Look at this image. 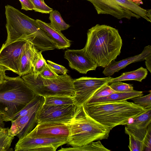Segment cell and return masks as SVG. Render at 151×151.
<instances>
[{"label":"cell","instance_id":"6da1fadb","mask_svg":"<svg viewBox=\"0 0 151 151\" xmlns=\"http://www.w3.org/2000/svg\"><path fill=\"white\" fill-rule=\"evenodd\" d=\"M7 37L2 46L20 40L28 41L42 52L54 49L55 44L35 20L13 6H5Z\"/></svg>","mask_w":151,"mask_h":151},{"label":"cell","instance_id":"7a4b0ae2","mask_svg":"<svg viewBox=\"0 0 151 151\" xmlns=\"http://www.w3.org/2000/svg\"><path fill=\"white\" fill-rule=\"evenodd\" d=\"M122 40L116 29L99 24L88 29L83 48L98 67L105 68L120 55Z\"/></svg>","mask_w":151,"mask_h":151},{"label":"cell","instance_id":"3957f363","mask_svg":"<svg viewBox=\"0 0 151 151\" xmlns=\"http://www.w3.org/2000/svg\"><path fill=\"white\" fill-rule=\"evenodd\" d=\"M83 106L89 116L110 130L118 125H126L147 109L127 100Z\"/></svg>","mask_w":151,"mask_h":151},{"label":"cell","instance_id":"277c9868","mask_svg":"<svg viewBox=\"0 0 151 151\" xmlns=\"http://www.w3.org/2000/svg\"><path fill=\"white\" fill-rule=\"evenodd\" d=\"M35 95L21 77L7 76L0 84V113L4 121H12Z\"/></svg>","mask_w":151,"mask_h":151},{"label":"cell","instance_id":"5b68a950","mask_svg":"<svg viewBox=\"0 0 151 151\" xmlns=\"http://www.w3.org/2000/svg\"><path fill=\"white\" fill-rule=\"evenodd\" d=\"M66 124L69 131L67 144L72 147L107 139L111 130L89 116L83 105L78 106L73 118Z\"/></svg>","mask_w":151,"mask_h":151},{"label":"cell","instance_id":"8992f818","mask_svg":"<svg viewBox=\"0 0 151 151\" xmlns=\"http://www.w3.org/2000/svg\"><path fill=\"white\" fill-rule=\"evenodd\" d=\"M35 95L44 97L53 96H74L73 80L67 74L47 78L39 75L35 78L31 73L21 77Z\"/></svg>","mask_w":151,"mask_h":151},{"label":"cell","instance_id":"52a82bcc","mask_svg":"<svg viewBox=\"0 0 151 151\" xmlns=\"http://www.w3.org/2000/svg\"><path fill=\"white\" fill-rule=\"evenodd\" d=\"M91 3L98 14H108L119 19L141 17L151 22V10L144 9L129 0H86Z\"/></svg>","mask_w":151,"mask_h":151},{"label":"cell","instance_id":"ba28073f","mask_svg":"<svg viewBox=\"0 0 151 151\" xmlns=\"http://www.w3.org/2000/svg\"><path fill=\"white\" fill-rule=\"evenodd\" d=\"M78 106L75 104L55 105L44 104L35 112L37 124L58 122L67 124L73 118Z\"/></svg>","mask_w":151,"mask_h":151},{"label":"cell","instance_id":"9c48e42d","mask_svg":"<svg viewBox=\"0 0 151 151\" xmlns=\"http://www.w3.org/2000/svg\"><path fill=\"white\" fill-rule=\"evenodd\" d=\"M112 77H82L73 80L75 104L79 106L85 104L96 91L104 85L110 83Z\"/></svg>","mask_w":151,"mask_h":151},{"label":"cell","instance_id":"30bf717a","mask_svg":"<svg viewBox=\"0 0 151 151\" xmlns=\"http://www.w3.org/2000/svg\"><path fill=\"white\" fill-rule=\"evenodd\" d=\"M68 141V137H34L26 135L19 139L14 149L15 151H55Z\"/></svg>","mask_w":151,"mask_h":151},{"label":"cell","instance_id":"8fae6325","mask_svg":"<svg viewBox=\"0 0 151 151\" xmlns=\"http://www.w3.org/2000/svg\"><path fill=\"white\" fill-rule=\"evenodd\" d=\"M44 97L29 109L11 121V126L9 130L10 136H16L19 139H21L35 128L37 124L35 120V112L44 104Z\"/></svg>","mask_w":151,"mask_h":151},{"label":"cell","instance_id":"7c38bea8","mask_svg":"<svg viewBox=\"0 0 151 151\" xmlns=\"http://www.w3.org/2000/svg\"><path fill=\"white\" fill-rule=\"evenodd\" d=\"M27 41H16L2 46L0 49V64L18 74L19 58Z\"/></svg>","mask_w":151,"mask_h":151},{"label":"cell","instance_id":"4fadbf2b","mask_svg":"<svg viewBox=\"0 0 151 151\" xmlns=\"http://www.w3.org/2000/svg\"><path fill=\"white\" fill-rule=\"evenodd\" d=\"M64 57L68 61L70 67L81 73L86 74L89 71L95 70L97 67L83 48L78 50L68 49L65 52Z\"/></svg>","mask_w":151,"mask_h":151},{"label":"cell","instance_id":"5bb4252c","mask_svg":"<svg viewBox=\"0 0 151 151\" xmlns=\"http://www.w3.org/2000/svg\"><path fill=\"white\" fill-rule=\"evenodd\" d=\"M69 134L66 124L46 122L38 124L26 135L34 137H68Z\"/></svg>","mask_w":151,"mask_h":151},{"label":"cell","instance_id":"9a60e30c","mask_svg":"<svg viewBox=\"0 0 151 151\" xmlns=\"http://www.w3.org/2000/svg\"><path fill=\"white\" fill-rule=\"evenodd\" d=\"M150 55H151V46L148 45L145 46L142 52L138 55L119 61H116L114 60H112L105 68L102 73L106 76H111L131 63L145 60Z\"/></svg>","mask_w":151,"mask_h":151},{"label":"cell","instance_id":"2e32d148","mask_svg":"<svg viewBox=\"0 0 151 151\" xmlns=\"http://www.w3.org/2000/svg\"><path fill=\"white\" fill-rule=\"evenodd\" d=\"M151 123V108L132 119L126 125L125 130L129 132L140 139L142 140Z\"/></svg>","mask_w":151,"mask_h":151},{"label":"cell","instance_id":"e0dca14e","mask_svg":"<svg viewBox=\"0 0 151 151\" xmlns=\"http://www.w3.org/2000/svg\"><path fill=\"white\" fill-rule=\"evenodd\" d=\"M39 51L29 41L26 42L19 63V73L21 77L30 73L32 61Z\"/></svg>","mask_w":151,"mask_h":151},{"label":"cell","instance_id":"ac0fdd59","mask_svg":"<svg viewBox=\"0 0 151 151\" xmlns=\"http://www.w3.org/2000/svg\"><path fill=\"white\" fill-rule=\"evenodd\" d=\"M38 25L43 29L53 41L56 48L64 49L70 47V41L67 39L61 31L57 30L50 23H47L39 19H36Z\"/></svg>","mask_w":151,"mask_h":151},{"label":"cell","instance_id":"d6986e66","mask_svg":"<svg viewBox=\"0 0 151 151\" xmlns=\"http://www.w3.org/2000/svg\"><path fill=\"white\" fill-rule=\"evenodd\" d=\"M143 95L142 91L136 90L125 92H116L104 97L93 100H89L85 104L102 103L121 101L131 99L133 98L142 96Z\"/></svg>","mask_w":151,"mask_h":151},{"label":"cell","instance_id":"ffe728a7","mask_svg":"<svg viewBox=\"0 0 151 151\" xmlns=\"http://www.w3.org/2000/svg\"><path fill=\"white\" fill-rule=\"evenodd\" d=\"M147 74V69L141 67L135 70L123 73L120 76L116 78H113L110 83L117 81L126 80H135L141 82L142 80L146 78Z\"/></svg>","mask_w":151,"mask_h":151},{"label":"cell","instance_id":"44dd1931","mask_svg":"<svg viewBox=\"0 0 151 151\" xmlns=\"http://www.w3.org/2000/svg\"><path fill=\"white\" fill-rule=\"evenodd\" d=\"M60 151H110L102 144L100 140L93 142L88 145L80 147H73L68 148H62Z\"/></svg>","mask_w":151,"mask_h":151},{"label":"cell","instance_id":"7402d4cb","mask_svg":"<svg viewBox=\"0 0 151 151\" xmlns=\"http://www.w3.org/2000/svg\"><path fill=\"white\" fill-rule=\"evenodd\" d=\"M45 98L44 104L50 105H62L75 104L73 96H53Z\"/></svg>","mask_w":151,"mask_h":151},{"label":"cell","instance_id":"603a6c76","mask_svg":"<svg viewBox=\"0 0 151 151\" xmlns=\"http://www.w3.org/2000/svg\"><path fill=\"white\" fill-rule=\"evenodd\" d=\"M49 14L50 24L56 30L61 31L66 30L70 27V25L63 20L58 11L53 10Z\"/></svg>","mask_w":151,"mask_h":151},{"label":"cell","instance_id":"cb8c5ba5","mask_svg":"<svg viewBox=\"0 0 151 151\" xmlns=\"http://www.w3.org/2000/svg\"><path fill=\"white\" fill-rule=\"evenodd\" d=\"M39 51L35 57L32 64L30 73L33 77L36 78L40 72L45 68L47 63L42 54Z\"/></svg>","mask_w":151,"mask_h":151},{"label":"cell","instance_id":"d4e9b609","mask_svg":"<svg viewBox=\"0 0 151 151\" xmlns=\"http://www.w3.org/2000/svg\"><path fill=\"white\" fill-rule=\"evenodd\" d=\"M9 128L0 127V151H8L14 137L10 136Z\"/></svg>","mask_w":151,"mask_h":151},{"label":"cell","instance_id":"484cf974","mask_svg":"<svg viewBox=\"0 0 151 151\" xmlns=\"http://www.w3.org/2000/svg\"><path fill=\"white\" fill-rule=\"evenodd\" d=\"M129 136V143L128 147L130 151H143L144 150L143 142L131 133L125 132Z\"/></svg>","mask_w":151,"mask_h":151},{"label":"cell","instance_id":"4316f807","mask_svg":"<svg viewBox=\"0 0 151 151\" xmlns=\"http://www.w3.org/2000/svg\"><path fill=\"white\" fill-rule=\"evenodd\" d=\"M110 87L116 92H125L132 91L134 90L132 84L117 81L111 83Z\"/></svg>","mask_w":151,"mask_h":151},{"label":"cell","instance_id":"83f0119b","mask_svg":"<svg viewBox=\"0 0 151 151\" xmlns=\"http://www.w3.org/2000/svg\"><path fill=\"white\" fill-rule=\"evenodd\" d=\"M140 96L132 99L133 103L146 109L151 108V93L144 96Z\"/></svg>","mask_w":151,"mask_h":151},{"label":"cell","instance_id":"f1b7e54d","mask_svg":"<svg viewBox=\"0 0 151 151\" xmlns=\"http://www.w3.org/2000/svg\"><path fill=\"white\" fill-rule=\"evenodd\" d=\"M33 4L35 12L49 14L53 9L48 6L41 0H30Z\"/></svg>","mask_w":151,"mask_h":151},{"label":"cell","instance_id":"f546056e","mask_svg":"<svg viewBox=\"0 0 151 151\" xmlns=\"http://www.w3.org/2000/svg\"><path fill=\"white\" fill-rule=\"evenodd\" d=\"M115 92L116 91L110 87L109 84H106L97 90L89 100H93L104 97Z\"/></svg>","mask_w":151,"mask_h":151},{"label":"cell","instance_id":"4dcf8cb0","mask_svg":"<svg viewBox=\"0 0 151 151\" xmlns=\"http://www.w3.org/2000/svg\"><path fill=\"white\" fill-rule=\"evenodd\" d=\"M47 63L48 65L57 74L64 75L67 74L68 72V69L62 65L48 60H47Z\"/></svg>","mask_w":151,"mask_h":151},{"label":"cell","instance_id":"1f68e13d","mask_svg":"<svg viewBox=\"0 0 151 151\" xmlns=\"http://www.w3.org/2000/svg\"><path fill=\"white\" fill-rule=\"evenodd\" d=\"M144 146V150H151V125L150 124L148 126L145 136L143 140Z\"/></svg>","mask_w":151,"mask_h":151},{"label":"cell","instance_id":"d6a6232c","mask_svg":"<svg viewBox=\"0 0 151 151\" xmlns=\"http://www.w3.org/2000/svg\"><path fill=\"white\" fill-rule=\"evenodd\" d=\"M45 78H56L58 75L47 64L45 68L40 72V74Z\"/></svg>","mask_w":151,"mask_h":151},{"label":"cell","instance_id":"836d02e7","mask_svg":"<svg viewBox=\"0 0 151 151\" xmlns=\"http://www.w3.org/2000/svg\"><path fill=\"white\" fill-rule=\"evenodd\" d=\"M21 5V9L26 11L34 10V7L30 0H19Z\"/></svg>","mask_w":151,"mask_h":151},{"label":"cell","instance_id":"e575fe53","mask_svg":"<svg viewBox=\"0 0 151 151\" xmlns=\"http://www.w3.org/2000/svg\"><path fill=\"white\" fill-rule=\"evenodd\" d=\"M9 69L4 66L0 64V84L2 83L7 77L6 72Z\"/></svg>","mask_w":151,"mask_h":151},{"label":"cell","instance_id":"d590c367","mask_svg":"<svg viewBox=\"0 0 151 151\" xmlns=\"http://www.w3.org/2000/svg\"><path fill=\"white\" fill-rule=\"evenodd\" d=\"M145 64L146 68L151 73V55L148 56L145 59Z\"/></svg>","mask_w":151,"mask_h":151},{"label":"cell","instance_id":"8d00e7d4","mask_svg":"<svg viewBox=\"0 0 151 151\" xmlns=\"http://www.w3.org/2000/svg\"><path fill=\"white\" fill-rule=\"evenodd\" d=\"M4 119L2 115L0 113V127L2 128L4 127L5 123H4Z\"/></svg>","mask_w":151,"mask_h":151},{"label":"cell","instance_id":"74e56055","mask_svg":"<svg viewBox=\"0 0 151 151\" xmlns=\"http://www.w3.org/2000/svg\"><path fill=\"white\" fill-rule=\"evenodd\" d=\"M130 1L138 5L142 4L143 3L141 0H129Z\"/></svg>","mask_w":151,"mask_h":151},{"label":"cell","instance_id":"f35d334b","mask_svg":"<svg viewBox=\"0 0 151 151\" xmlns=\"http://www.w3.org/2000/svg\"><path fill=\"white\" fill-rule=\"evenodd\" d=\"M42 0L43 1H44V0Z\"/></svg>","mask_w":151,"mask_h":151}]
</instances>
